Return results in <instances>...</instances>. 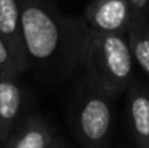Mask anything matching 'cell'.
<instances>
[{"mask_svg":"<svg viewBox=\"0 0 149 148\" xmlns=\"http://www.w3.org/2000/svg\"><path fill=\"white\" fill-rule=\"evenodd\" d=\"M133 61L127 34L92 32L81 69L86 81L114 97L125 93L135 78Z\"/></svg>","mask_w":149,"mask_h":148,"instance_id":"2","label":"cell"},{"mask_svg":"<svg viewBox=\"0 0 149 148\" xmlns=\"http://www.w3.org/2000/svg\"><path fill=\"white\" fill-rule=\"evenodd\" d=\"M0 73L11 76H17L19 73H22V69L17 64L15 54L11 53L8 45L5 43L2 35H0Z\"/></svg>","mask_w":149,"mask_h":148,"instance_id":"10","label":"cell"},{"mask_svg":"<svg viewBox=\"0 0 149 148\" xmlns=\"http://www.w3.org/2000/svg\"><path fill=\"white\" fill-rule=\"evenodd\" d=\"M113 96L84 80L72 112L73 132L83 148H108L113 126Z\"/></svg>","mask_w":149,"mask_h":148,"instance_id":"3","label":"cell"},{"mask_svg":"<svg viewBox=\"0 0 149 148\" xmlns=\"http://www.w3.org/2000/svg\"><path fill=\"white\" fill-rule=\"evenodd\" d=\"M127 115L136 148H149V86L136 78L127 88Z\"/></svg>","mask_w":149,"mask_h":148,"instance_id":"6","label":"cell"},{"mask_svg":"<svg viewBox=\"0 0 149 148\" xmlns=\"http://www.w3.org/2000/svg\"><path fill=\"white\" fill-rule=\"evenodd\" d=\"M81 18L92 32L127 34L132 11L129 0H91Z\"/></svg>","mask_w":149,"mask_h":148,"instance_id":"4","label":"cell"},{"mask_svg":"<svg viewBox=\"0 0 149 148\" xmlns=\"http://www.w3.org/2000/svg\"><path fill=\"white\" fill-rule=\"evenodd\" d=\"M133 59L149 76V21H132L127 29Z\"/></svg>","mask_w":149,"mask_h":148,"instance_id":"9","label":"cell"},{"mask_svg":"<svg viewBox=\"0 0 149 148\" xmlns=\"http://www.w3.org/2000/svg\"><path fill=\"white\" fill-rule=\"evenodd\" d=\"M26 96L17 76L0 73V147L5 145L13 131L22 121Z\"/></svg>","mask_w":149,"mask_h":148,"instance_id":"5","label":"cell"},{"mask_svg":"<svg viewBox=\"0 0 149 148\" xmlns=\"http://www.w3.org/2000/svg\"><path fill=\"white\" fill-rule=\"evenodd\" d=\"M51 148H67V147H65V142H63V140H60L59 137H54Z\"/></svg>","mask_w":149,"mask_h":148,"instance_id":"12","label":"cell"},{"mask_svg":"<svg viewBox=\"0 0 149 148\" xmlns=\"http://www.w3.org/2000/svg\"><path fill=\"white\" fill-rule=\"evenodd\" d=\"M0 35L15 54L22 72L27 70L29 59L22 35L19 0H0Z\"/></svg>","mask_w":149,"mask_h":148,"instance_id":"7","label":"cell"},{"mask_svg":"<svg viewBox=\"0 0 149 148\" xmlns=\"http://www.w3.org/2000/svg\"><path fill=\"white\" fill-rule=\"evenodd\" d=\"M54 137V131L40 115H30L22 118L0 148H51Z\"/></svg>","mask_w":149,"mask_h":148,"instance_id":"8","label":"cell"},{"mask_svg":"<svg viewBox=\"0 0 149 148\" xmlns=\"http://www.w3.org/2000/svg\"><path fill=\"white\" fill-rule=\"evenodd\" d=\"M132 21H149V0H129Z\"/></svg>","mask_w":149,"mask_h":148,"instance_id":"11","label":"cell"},{"mask_svg":"<svg viewBox=\"0 0 149 148\" xmlns=\"http://www.w3.org/2000/svg\"><path fill=\"white\" fill-rule=\"evenodd\" d=\"M29 65L56 76L81 69L92 30L83 18L59 13L54 0H19Z\"/></svg>","mask_w":149,"mask_h":148,"instance_id":"1","label":"cell"}]
</instances>
